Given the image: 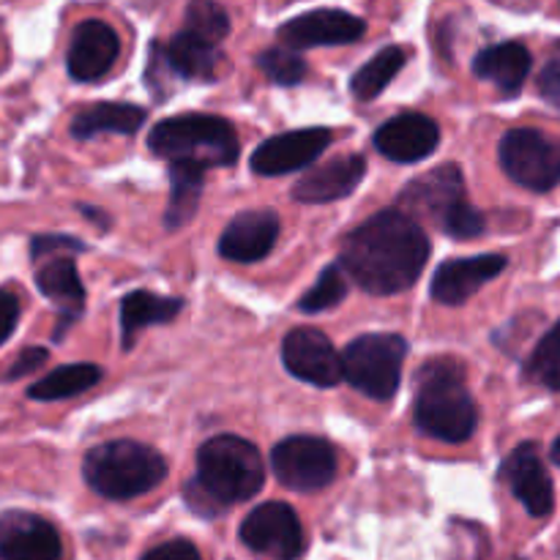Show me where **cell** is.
Segmentation results:
<instances>
[{"instance_id":"obj_8","label":"cell","mask_w":560,"mask_h":560,"mask_svg":"<svg viewBox=\"0 0 560 560\" xmlns=\"http://www.w3.org/2000/svg\"><path fill=\"white\" fill-rule=\"evenodd\" d=\"M501 167L514 184L550 191L560 184V140L539 129H512L498 148Z\"/></svg>"},{"instance_id":"obj_14","label":"cell","mask_w":560,"mask_h":560,"mask_svg":"<svg viewBox=\"0 0 560 560\" xmlns=\"http://www.w3.org/2000/svg\"><path fill=\"white\" fill-rule=\"evenodd\" d=\"M63 541L52 523L31 512L0 514V560H60Z\"/></svg>"},{"instance_id":"obj_22","label":"cell","mask_w":560,"mask_h":560,"mask_svg":"<svg viewBox=\"0 0 560 560\" xmlns=\"http://www.w3.org/2000/svg\"><path fill=\"white\" fill-rule=\"evenodd\" d=\"M530 58L528 47L520 42H503L492 44V47L481 49L474 60V74L479 80L492 82L503 96H514L523 91L525 80L530 74Z\"/></svg>"},{"instance_id":"obj_2","label":"cell","mask_w":560,"mask_h":560,"mask_svg":"<svg viewBox=\"0 0 560 560\" xmlns=\"http://www.w3.org/2000/svg\"><path fill=\"white\" fill-rule=\"evenodd\" d=\"M262 481L260 452L238 435H217L197 452V476L186 485V498L191 509L213 517L233 503L255 498Z\"/></svg>"},{"instance_id":"obj_23","label":"cell","mask_w":560,"mask_h":560,"mask_svg":"<svg viewBox=\"0 0 560 560\" xmlns=\"http://www.w3.org/2000/svg\"><path fill=\"white\" fill-rule=\"evenodd\" d=\"M162 55L164 63H167V69L173 71V74L195 82L217 80L219 63H222L219 44L208 42V38L186 31V27L180 33H175L173 42L167 44V49H162Z\"/></svg>"},{"instance_id":"obj_17","label":"cell","mask_w":560,"mask_h":560,"mask_svg":"<svg viewBox=\"0 0 560 560\" xmlns=\"http://www.w3.org/2000/svg\"><path fill=\"white\" fill-rule=\"evenodd\" d=\"M441 145V126L421 113H402L375 131V148L386 159L413 164L432 156Z\"/></svg>"},{"instance_id":"obj_5","label":"cell","mask_w":560,"mask_h":560,"mask_svg":"<svg viewBox=\"0 0 560 560\" xmlns=\"http://www.w3.org/2000/svg\"><path fill=\"white\" fill-rule=\"evenodd\" d=\"M148 148L170 164L230 167L238 162L241 142L233 124L219 115L184 113L159 120L148 137Z\"/></svg>"},{"instance_id":"obj_7","label":"cell","mask_w":560,"mask_h":560,"mask_svg":"<svg viewBox=\"0 0 560 560\" xmlns=\"http://www.w3.org/2000/svg\"><path fill=\"white\" fill-rule=\"evenodd\" d=\"M408 342L397 334H364L342 353V375L364 397L386 402L397 394Z\"/></svg>"},{"instance_id":"obj_9","label":"cell","mask_w":560,"mask_h":560,"mask_svg":"<svg viewBox=\"0 0 560 560\" xmlns=\"http://www.w3.org/2000/svg\"><path fill=\"white\" fill-rule=\"evenodd\" d=\"M271 468L288 490L315 492L337 476V452L323 438L293 435L273 446Z\"/></svg>"},{"instance_id":"obj_1","label":"cell","mask_w":560,"mask_h":560,"mask_svg":"<svg viewBox=\"0 0 560 560\" xmlns=\"http://www.w3.org/2000/svg\"><path fill=\"white\" fill-rule=\"evenodd\" d=\"M427 260L430 238L421 224L399 208L375 213L350 230L339 252L345 273L372 295H394L413 288Z\"/></svg>"},{"instance_id":"obj_33","label":"cell","mask_w":560,"mask_h":560,"mask_svg":"<svg viewBox=\"0 0 560 560\" xmlns=\"http://www.w3.org/2000/svg\"><path fill=\"white\" fill-rule=\"evenodd\" d=\"M85 246L74 241L71 235H38L31 244L33 260H42L47 255H60V252H82Z\"/></svg>"},{"instance_id":"obj_30","label":"cell","mask_w":560,"mask_h":560,"mask_svg":"<svg viewBox=\"0 0 560 560\" xmlns=\"http://www.w3.org/2000/svg\"><path fill=\"white\" fill-rule=\"evenodd\" d=\"M348 295V273L339 266H328L320 273L315 284L310 288V293L299 301V310L306 315H317V312L334 310L337 304H342V299Z\"/></svg>"},{"instance_id":"obj_15","label":"cell","mask_w":560,"mask_h":560,"mask_svg":"<svg viewBox=\"0 0 560 560\" xmlns=\"http://www.w3.org/2000/svg\"><path fill=\"white\" fill-rule=\"evenodd\" d=\"M501 476L512 487L514 498L528 509L530 517H550L556 509V490H552V479L541 463L536 443H523L514 448L503 463Z\"/></svg>"},{"instance_id":"obj_10","label":"cell","mask_w":560,"mask_h":560,"mask_svg":"<svg viewBox=\"0 0 560 560\" xmlns=\"http://www.w3.org/2000/svg\"><path fill=\"white\" fill-rule=\"evenodd\" d=\"M241 541L260 556L295 560L304 552V528L288 503L271 501L257 506L241 523Z\"/></svg>"},{"instance_id":"obj_37","label":"cell","mask_w":560,"mask_h":560,"mask_svg":"<svg viewBox=\"0 0 560 560\" xmlns=\"http://www.w3.org/2000/svg\"><path fill=\"white\" fill-rule=\"evenodd\" d=\"M16 320H20V301L9 290H0V345L14 334Z\"/></svg>"},{"instance_id":"obj_38","label":"cell","mask_w":560,"mask_h":560,"mask_svg":"<svg viewBox=\"0 0 560 560\" xmlns=\"http://www.w3.org/2000/svg\"><path fill=\"white\" fill-rule=\"evenodd\" d=\"M550 454H552V463H558V465H560V438H558V441H556V443H552Z\"/></svg>"},{"instance_id":"obj_16","label":"cell","mask_w":560,"mask_h":560,"mask_svg":"<svg viewBox=\"0 0 560 560\" xmlns=\"http://www.w3.org/2000/svg\"><path fill=\"white\" fill-rule=\"evenodd\" d=\"M118 55H120L118 33H115L107 22L85 20L77 25L74 36H71L66 66H69L71 80L96 82L113 69Z\"/></svg>"},{"instance_id":"obj_35","label":"cell","mask_w":560,"mask_h":560,"mask_svg":"<svg viewBox=\"0 0 560 560\" xmlns=\"http://www.w3.org/2000/svg\"><path fill=\"white\" fill-rule=\"evenodd\" d=\"M539 91H541V96L547 98V102L560 107V44L556 49H552L550 60H547L545 69H541Z\"/></svg>"},{"instance_id":"obj_20","label":"cell","mask_w":560,"mask_h":560,"mask_svg":"<svg viewBox=\"0 0 560 560\" xmlns=\"http://www.w3.org/2000/svg\"><path fill=\"white\" fill-rule=\"evenodd\" d=\"M279 238V219L273 211H244L224 228L219 255L230 262H257L268 257Z\"/></svg>"},{"instance_id":"obj_28","label":"cell","mask_w":560,"mask_h":560,"mask_svg":"<svg viewBox=\"0 0 560 560\" xmlns=\"http://www.w3.org/2000/svg\"><path fill=\"white\" fill-rule=\"evenodd\" d=\"M408 63V55H405L402 47H386L375 55L372 60H366L359 71L350 80V88H353V96L361 98V102H370V98L381 96L386 91L388 82L402 71V66Z\"/></svg>"},{"instance_id":"obj_12","label":"cell","mask_w":560,"mask_h":560,"mask_svg":"<svg viewBox=\"0 0 560 560\" xmlns=\"http://www.w3.org/2000/svg\"><path fill=\"white\" fill-rule=\"evenodd\" d=\"M331 131L323 126H312V129H295L284 131V135L271 137V140L260 142L257 151L252 153V170L266 178H277V175L295 173L304 170L331 145Z\"/></svg>"},{"instance_id":"obj_19","label":"cell","mask_w":560,"mask_h":560,"mask_svg":"<svg viewBox=\"0 0 560 560\" xmlns=\"http://www.w3.org/2000/svg\"><path fill=\"white\" fill-rule=\"evenodd\" d=\"M36 288L44 299L52 301L60 310V328L55 339L63 337V328H69L85 310V288L77 273V262L71 260L69 252L60 255H47L36 260Z\"/></svg>"},{"instance_id":"obj_11","label":"cell","mask_w":560,"mask_h":560,"mask_svg":"<svg viewBox=\"0 0 560 560\" xmlns=\"http://www.w3.org/2000/svg\"><path fill=\"white\" fill-rule=\"evenodd\" d=\"M282 361L290 375L317 388H331L345 381L342 355L331 339L315 328H293L282 342Z\"/></svg>"},{"instance_id":"obj_24","label":"cell","mask_w":560,"mask_h":560,"mask_svg":"<svg viewBox=\"0 0 560 560\" xmlns=\"http://www.w3.org/2000/svg\"><path fill=\"white\" fill-rule=\"evenodd\" d=\"M145 109L137 104L102 102L80 109L71 120V135L77 140H91L96 135H135L145 124Z\"/></svg>"},{"instance_id":"obj_31","label":"cell","mask_w":560,"mask_h":560,"mask_svg":"<svg viewBox=\"0 0 560 560\" xmlns=\"http://www.w3.org/2000/svg\"><path fill=\"white\" fill-rule=\"evenodd\" d=\"M184 27L186 31L197 33V36L208 38V42L222 44L224 36L230 33V16L228 11L219 3H213V0H195V3H189V9H186Z\"/></svg>"},{"instance_id":"obj_26","label":"cell","mask_w":560,"mask_h":560,"mask_svg":"<svg viewBox=\"0 0 560 560\" xmlns=\"http://www.w3.org/2000/svg\"><path fill=\"white\" fill-rule=\"evenodd\" d=\"M102 381V370L96 364H66L44 375L42 381L27 388V397L38 402H58V399L77 397Z\"/></svg>"},{"instance_id":"obj_18","label":"cell","mask_w":560,"mask_h":560,"mask_svg":"<svg viewBox=\"0 0 560 560\" xmlns=\"http://www.w3.org/2000/svg\"><path fill=\"white\" fill-rule=\"evenodd\" d=\"M506 268V257L503 255H479V257H454L438 266L435 277H432V299L438 304L459 306L479 293L490 279Z\"/></svg>"},{"instance_id":"obj_3","label":"cell","mask_w":560,"mask_h":560,"mask_svg":"<svg viewBox=\"0 0 560 560\" xmlns=\"http://www.w3.org/2000/svg\"><path fill=\"white\" fill-rule=\"evenodd\" d=\"M413 421L427 438L443 443H465L474 438L479 410L465 386L463 364L452 359H435L421 366Z\"/></svg>"},{"instance_id":"obj_32","label":"cell","mask_w":560,"mask_h":560,"mask_svg":"<svg viewBox=\"0 0 560 560\" xmlns=\"http://www.w3.org/2000/svg\"><path fill=\"white\" fill-rule=\"evenodd\" d=\"M257 69L277 85H299L306 77V63L301 55H295L288 47H271L257 55Z\"/></svg>"},{"instance_id":"obj_21","label":"cell","mask_w":560,"mask_h":560,"mask_svg":"<svg viewBox=\"0 0 560 560\" xmlns=\"http://www.w3.org/2000/svg\"><path fill=\"white\" fill-rule=\"evenodd\" d=\"M366 162L364 156H339L326 162L323 167L306 173L299 184L293 186V200L320 206V202L342 200L353 195L355 186L364 180Z\"/></svg>"},{"instance_id":"obj_25","label":"cell","mask_w":560,"mask_h":560,"mask_svg":"<svg viewBox=\"0 0 560 560\" xmlns=\"http://www.w3.org/2000/svg\"><path fill=\"white\" fill-rule=\"evenodd\" d=\"M184 310L180 299H167V295L148 293V290H135L120 304V342L124 350H129L137 342V334L148 326H159V323H170L178 317Z\"/></svg>"},{"instance_id":"obj_13","label":"cell","mask_w":560,"mask_h":560,"mask_svg":"<svg viewBox=\"0 0 560 560\" xmlns=\"http://www.w3.org/2000/svg\"><path fill=\"white\" fill-rule=\"evenodd\" d=\"M364 33V20L342 9H315L279 27L282 44L293 49L339 47V44L359 42Z\"/></svg>"},{"instance_id":"obj_6","label":"cell","mask_w":560,"mask_h":560,"mask_svg":"<svg viewBox=\"0 0 560 560\" xmlns=\"http://www.w3.org/2000/svg\"><path fill=\"white\" fill-rule=\"evenodd\" d=\"M82 476L102 498L131 501L156 490L167 479V463L156 448L137 441H109L85 454Z\"/></svg>"},{"instance_id":"obj_4","label":"cell","mask_w":560,"mask_h":560,"mask_svg":"<svg viewBox=\"0 0 560 560\" xmlns=\"http://www.w3.org/2000/svg\"><path fill=\"white\" fill-rule=\"evenodd\" d=\"M397 206L413 222L427 219L459 241L479 238L487 228L485 213L470 206L468 195H465V178L457 164H441L421 178L410 180L399 191Z\"/></svg>"},{"instance_id":"obj_34","label":"cell","mask_w":560,"mask_h":560,"mask_svg":"<svg viewBox=\"0 0 560 560\" xmlns=\"http://www.w3.org/2000/svg\"><path fill=\"white\" fill-rule=\"evenodd\" d=\"M142 560H202V556L189 539H173L148 550Z\"/></svg>"},{"instance_id":"obj_29","label":"cell","mask_w":560,"mask_h":560,"mask_svg":"<svg viewBox=\"0 0 560 560\" xmlns=\"http://www.w3.org/2000/svg\"><path fill=\"white\" fill-rule=\"evenodd\" d=\"M525 377L536 386L560 392V320L545 334L525 364Z\"/></svg>"},{"instance_id":"obj_27","label":"cell","mask_w":560,"mask_h":560,"mask_svg":"<svg viewBox=\"0 0 560 560\" xmlns=\"http://www.w3.org/2000/svg\"><path fill=\"white\" fill-rule=\"evenodd\" d=\"M202 184H206V170L195 164H173V195L164 213L167 230H180L191 222L200 206Z\"/></svg>"},{"instance_id":"obj_36","label":"cell","mask_w":560,"mask_h":560,"mask_svg":"<svg viewBox=\"0 0 560 560\" xmlns=\"http://www.w3.org/2000/svg\"><path fill=\"white\" fill-rule=\"evenodd\" d=\"M44 361H47V350H44V348H25L20 355H16L14 364H11L9 370H5L3 381H16V377L27 375V372L38 370V366H42Z\"/></svg>"}]
</instances>
